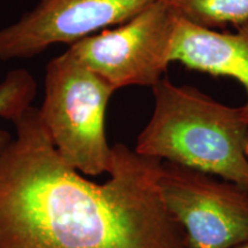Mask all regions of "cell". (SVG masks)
Instances as JSON below:
<instances>
[{
  "mask_svg": "<svg viewBox=\"0 0 248 248\" xmlns=\"http://www.w3.org/2000/svg\"><path fill=\"white\" fill-rule=\"evenodd\" d=\"M13 124L0 151V248H187L161 197L162 160L115 144L99 184L61 159L38 108Z\"/></svg>",
  "mask_w": 248,
  "mask_h": 248,
  "instance_id": "1",
  "label": "cell"
},
{
  "mask_svg": "<svg viewBox=\"0 0 248 248\" xmlns=\"http://www.w3.org/2000/svg\"><path fill=\"white\" fill-rule=\"evenodd\" d=\"M154 107L133 150L235 183L248 191V124L240 107L199 89L163 78L153 88Z\"/></svg>",
  "mask_w": 248,
  "mask_h": 248,
  "instance_id": "2",
  "label": "cell"
},
{
  "mask_svg": "<svg viewBox=\"0 0 248 248\" xmlns=\"http://www.w3.org/2000/svg\"><path fill=\"white\" fill-rule=\"evenodd\" d=\"M44 88L39 116L61 159L82 175L108 173L105 116L115 90L68 49L47 63Z\"/></svg>",
  "mask_w": 248,
  "mask_h": 248,
  "instance_id": "3",
  "label": "cell"
},
{
  "mask_svg": "<svg viewBox=\"0 0 248 248\" xmlns=\"http://www.w3.org/2000/svg\"><path fill=\"white\" fill-rule=\"evenodd\" d=\"M176 21L177 15L155 0L125 22L85 37L68 51L115 91L153 88L172 63Z\"/></svg>",
  "mask_w": 248,
  "mask_h": 248,
  "instance_id": "4",
  "label": "cell"
},
{
  "mask_svg": "<svg viewBox=\"0 0 248 248\" xmlns=\"http://www.w3.org/2000/svg\"><path fill=\"white\" fill-rule=\"evenodd\" d=\"M159 187L187 248H231L248 240V191L241 186L162 161Z\"/></svg>",
  "mask_w": 248,
  "mask_h": 248,
  "instance_id": "5",
  "label": "cell"
},
{
  "mask_svg": "<svg viewBox=\"0 0 248 248\" xmlns=\"http://www.w3.org/2000/svg\"><path fill=\"white\" fill-rule=\"evenodd\" d=\"M155 0H38L16 22L0 29V60L27 59L57 44L71 45L116 27Z\"/></svg>",
  "mask_w": 248,
  "mask_h": 248,
  "instance_id": "6",
  "label": "cell"
},
{
  "mask_svg": "<svg viewBox=\"0 0 248 248\" xmlns=\"http://www.w3.org/2000/svg\"><path fill=\"white\" fill-rule=\"evenodd\" d=\"M171 62L240 83L246 93L240 110L248 124V21L235 27L234 31H218L177 16Z\"/></svg>",
  "mask_w": 248,
  "mask_h": 248,
  "instance_id": "7",
  "label": "cell"
},
{
  "mask_svg": "<svg viewBox=\"0 0 248 248\" xmlns=\"http://www.w3.org/2000/svg\"><path fill=\"white\" fill-rule=\"evenodd\" d=\"M177 16L198 26L218 29L248 21V0H159Z\"/></svg>",
  "mask_w": 248,
  "mask_h": 248,
  "instance_id": "8",
  "label": "cell"
},
{
  "mask_svg": "<svg viewBox=\"0 0 248 248\" xmlns=\"http://www.w3.org/2000/svg\"><path fill=\"white\" fill-rule=\"evenodd\" d=\"M36 91L37 84L29 71L26 69L9 71L0 83V117L14 123L31 107ZM11 139L8 132L0 130V151Z\"/></svg>",
  "mask_w": 248,
  "mask_h": 248,
  "instance_id": "9",
  "label": "cell"
},
{
  "mask_svg": "<svg viewBox=\"0 0 248 248\" xmlns=\"http://www.w3.org/2000/svg\"><path fill=\"white\" fill-rule=\"evenodd\" d=\"M231 248H248V240L244 241V243H241L239 245H235V246L231 247Z\"/></svg>",
  "mask_w": 248,
  "mask_h": 248,
  "instance_id": "10",
  "label": "cell"
},
{
  "mask_svg": "<svg viewBox=\"0 0 248 248\" xmlns=\"http://www.w3.org/2000/svg\"><path fill=\"white\" fill-rule=\"evenodd\" d=\"M246 154H247V156H248V142H247V147H246Z\"/></svg>",
  "mask_w": 248,
  "mask_h": 248,
  "instance_id": "11",
  "label": "cell"
}]
</instances>
